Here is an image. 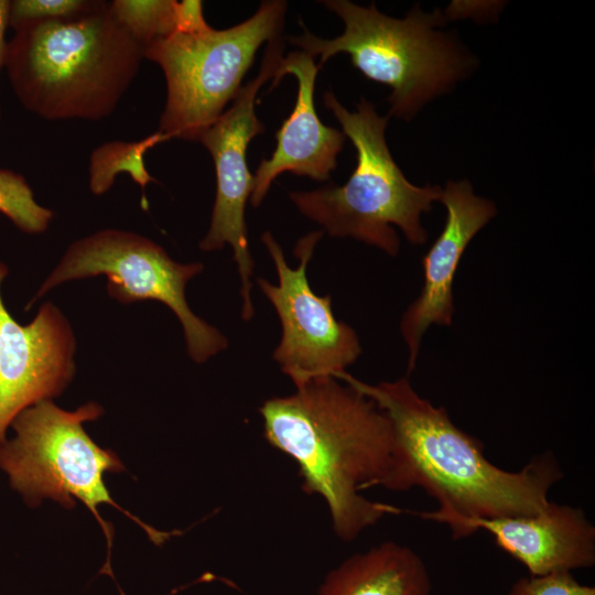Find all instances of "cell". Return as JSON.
Returning <instances> with one entry per match:
<instances>
[{"label": "cell", "instance_id": "1", "mask_svg": "<svg viewBox=\"0 0 595 595\" xmlns=\"http://www.w3.org/2000/svg\"><path fill=\"white\" fill-rule=\"evenodd\" d=\"M336 379L370 398L388 416L393 434L389 490L422 488L437 502L433 511H412L446 524L455 519H494L538 513L563 472L550 451L518 472L490 463L479 441L454 424L443 407L421 397L408 377L366 383L346 371Z\"/></svg>", "mask_w": 595, "mask_h": 595}, {"label": "cell", "instance_id": "2", "mask_svg": "<svg viewBox=\"0 0 595 595\" xmlns=\"http://www.w3.org/2000/svg\"><path fill=\"white\" fill-rule=\"evenodd\" d=\"M259 412L266 440L295 461L303 490L325 500L340 540L403 512L360 494L388 489L394 446L388 416L359 390L334 377L315 378L293 394L266 400Z\"/></svg>", "mask_w": 595, "mask_h": 595}, {"label": "cell", "instance_id": "3", "mask_svg": "<svg viewBox=\"0 0 595 595\" xmlns=\"http://www.w3.org/2000/svg\"><path fill=\"white\" fill-rule=\"evenodd\" d=\"M7 44L4 67L20 102L46 120H100L138 75L144 47L91 1L77 15L21 23Z\"/></svg>", "mask_w": 595, "mask_h": 595}, {"label": "cell", "instance_id": "4", "mask_svg": "<svg viewBox=\"0 0 595 595\" xmlns=\"http://www.w3.org/2000/svg\"><path fill=\"white\" fill-rule=\"evenodd\" d=\"M323 101L353 142L356 167L342 186L293 191L290 199L332 237H353L396 256L400 242L394 225L410 244H424L428 232L420 218L440 201L442 188L421 187L407 180L385 139L389 116H379L371 102L361 98L357 110L350 112L332 91L324 93Z\"/></svg>", "mask_w": 595, "mask_h": 595}, {"label": "cell", "instance_id": "5", "mask_svg": "<svg viewBox=\"0 0 595 595\" xmlns=\"http://www.w3.org/2000/svg\"><path fill=\"white\" fill-rule=\"evenodd\" d=\"M101 414L102 408L96 402L75 411L63 410L51 400L26 408L11 423L14 436L0 444V468L30 507L39 506L45 498L66 509L74 508L75 499L85 504L107 540V561L101 573L113 578L109 563L113 528L99 515V505L108 504L123 512L156 545L173 532H162L143 523L110 497L104 474L122 472L125 466L113 451L98 446L83 428L85 422Z\"/></svg>", "mask_w": 595, "mask_h": 595}, {"label": "cell", "instance_id": "6", "mask_svg": "<svg viewBox=\"0 0 595 595\" xmlns=\"http://www.w3.org/2000/svg\"><path fill=\"white\" fill-rule=\"evenodd\" d=\"M344 22V32L321 39L303 28L289 42L313 58L318 68L338 53H347L351 64L367 78L391 87L389 116L410 119L430 99L445 91L465 66L457 48L434 30L440 12L424 13L416 7L404 19H394L376 9L347 0L321 1Z\"/></svg>", "mask_w": 595, "mask_h": 595}, {"label": "cell", "instance_id": "7", "mask_svg": "<svg viewBox=\"0 0 595 595\" xmlns=\"http://www.w3.org/2000/svg\"><path fill=\"white\" fill-rule=\"evenodd\" d=\"M288 3L262 1L246 21L225 30L175 32L144 47L166 82L158 131L197 141L241 89L259 47L281 36Z\"/></svg>", "mask_w": 595, "mask_h": 595}, {"label": "cell", "instance_id": "8", "mask_svg": "<svg viewBox=\"0 0 595 595\" xmlns=\"http://www.w3.org/2000/svg\"><path fill=\"white\" fill-rule=\"evenodd\" d=\"M202 271V263L176 262L144 236L104 229L67 248L29 306L63 282L104 274L109 295L122 304L155 300L167 305L182 324L190 357L204 363L226 349L228 340L196 316L186 302V283Z\"/></svg>", "mask_w": 595, "mask_h": 595}, {"label": "cell", "instance_id": "9", "mask_svg": "<svg viewBox=\"0 0 595 595\" xmlns=\"http://www.w3.org/2000/svg\"><path fill=\"white\" fill-rule=\"evenodd\" d=\"M324 231H312L295 245L299 267L288 266L283 250L271 232L261 240L277 269L279 283L258 278L257 283L272 303L281 322L282 336L273 359L299 388L312 379L346 371L361 354L356 332L335 318L331 296L316 295L309 284L306 268Z\"/></svg>", "mask_w": 595, "mask_h": 595}, {"label": "cell", "instance_id": "10", "mask_svg": "<svg viewBox=\"0 0 595 595\" xmlns=\"http://www.w3.org/2000/svg\"><path fill=\"white\" fill-rule=\"evenodd\" d=\"M283 53V40L267 44L257 76L241 87L230 107L198 138L210 153L216 174V196L209 229L199 242L203 251L220 250L230 245L241 279L242 320L249 321L255 310L250 299L255 262L250 255L245 219L246 203L250 198L253 175L247 163L249 142L264 131L256 115V99L260 88L273 79Z\"/></svg>", "mask_w": 595, "mask_h": 595}, {"label": "cell", "instance_id": "11", "mask_svg": "<svg viewBox=\"0 0 595 595\" xmlns=\"http://www.w3.org/2000/svg\"><path fill=\"white\" fill-rule=\"evenodd\" d=\"M7 274L0 261V444L20 412L60 396L76 369V340L65 315L46 302L32 322L19 324L1 296Z\"/></svg>", "mask_w": 595, "mask_h": 595}, {"label": "cell", "instance_id": "12", "mask_svg": "<svg viewBox=\"0 0 595 595\" xmlns=\"http://www.w3.org/2000/svg\"><path fill=\"white\" fill-rule=\"evenodd\" d=\"M446 207L444 228L422 259L423 285L404 312L400 331L408 346V374L415 368L421 340L431 325L453 321V281L473 237L495 216L493 202L476 196L468 181H448L440 197Z\"/></svg>", "mask_w": 595, "mask_h": 595}, {"label": "cell", "instance_id": "13", "mask_svg": "<svg viewBox=\"0 0 595 595\" xmlns=\"http://www.w3.org/2000/svg\"><path fill=\"white\" fill-rule=\"evenodd\" d=\"M445 526L456 540L487 531L497 547L533 576L572 573L595 564V526L580 507L549 500L536 515L455 519Z\"/></svg>", "mask_w": 595, "mask_h": 595}, {"label": "cell", "instance_id": "14", "mask_svg": "<svg viewBox=\"0 0 595 595\" xmlns=\"http://www.w3.org/2000/svg\"><path fill=\"white\" fill-rule=\"evenodd\" d=\"M318 69L314 58L302 51H293L280 62L271 88L291 74L298 80L296 100L290 117L275 133L273 153L256 170L249 198L253 207L262 203L272 182L284 172L324 182L336 169L346 136L325 126L317 116L314 88Z\"/></svg>", "mask_w": 595, "mask_h": 595}, {"label": "cell", "instance_id": "15", "mask_svg": "<svg viewBox=\"0 0 595 595\" xmlns=\"http://www.w3.org/2000/svg\"><path fill=\"white\" fill-rule=\"evenodd\" d=\"M422 558L411 548L386 541L356 553L331 571L317 595H431Z\"/></svg>", "mask_w": 595, "mask_h": 595}, {"label": "cell", "instance_id": "16", "mask_svg": "<svg viewBox=\"0 0 595 595\" xmlns=\"http://www.w3.org/2000/svg\"><path fill=\"white\" fill-rule=\"evenodd\" d=\"M169 140L156 131L139 141H111L97 147L89 159V188L95 195L108 192L115 183L116 176L127 173L142 192L141 205L148 209L145 187L156 182L145 167L144 155L154 145Z\"/></svg>", "mask_w": 595, "mask_h": 595}, {"label": "cell", "instance_id": "17", "mask_svg": "<svg viewBox=\"0 0 595 595\" xmlns=\"http://www.w3.org/2000/svg\"><path fill=\"white\" fill-rule=\"evenodd\" d=\"M176 0H113L110 10L117 21L143 47L175 30Z\"/></svg>", "mask_w": 595, "mask_h": 595}, {"label": "cell", "instance_id": "18", "mask_svg": "<svg viewBox=\"0 0 595 595\" xmlns=\"http://www.w3.org/2000/svg\"><path fill=\"white\" fill-rule=\"evenodd\" d=\"M0 213L32 235L45 231L53 218V212L35 201L25 178L4 169H0Z\"/></svg>", "mask_w": 595, "mask_h": 595}, {"label": "cell", "instance_id": "19", "mask_svg": "<svg viewBox=\"0 0 595 595\" xmlns=\"http://www.w3.org/2000/svg\"><path fill=\"white\" fill-rule=\"evenodd\" d=\"M87 0H13L9 3V26L39 20L65 19L90 6Z\"/></svg>", "mask_w": 595, "mask_h": 595}, {"label": "cell", "instance_id": "20", "mask_svg": "<svg viewBox=\"0 0 595 595\" xmlns=\"http://www.w3.org/2000/svg\"><path fill=\"white\" fill-rule=\"evenodd\" d=\"M507 595H595V587L580 583L572 573L529 575L517 580Z\"/></svg>", "mask_w": 595, "mask_h": 595}, {"label": "cell", "instance_id": "21", "mask_svg": "<svg viewBox=\"0 0 595 595\" xmlns=\"http://www.w3.org/2000/svg\"><path fill=\"white\" fill-rule=\"evenodd\" d=\"M203 14V2L199 0L176 1L175 32L195 33L209 29Z\"/></svg>", "mask_w": 595, "mask_h": 595}, {"label": "cell", "instance_id": "22", "mask_svg": "<svg viewBox=\"0 0 595 595\" xmlns=\"http://www.w3.org/2000/svg\"><path fill=\"white\" fill-rule=\"evenodd\" d=\"M9 3L10 1L8 0H0V69L4 66L8 44L6 41V30L9 26Z\"/></svg>", "mask_w": 595, "mask_h": 595}]
</instances>
